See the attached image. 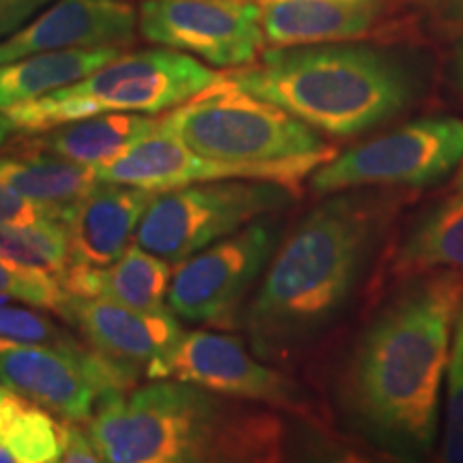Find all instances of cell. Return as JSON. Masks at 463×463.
Returning <instances> with one entry per match:
<instances>
[{
    "mask_svg": "<svg viewBox=\"0 0 463 463\" xmlns=\"http://www.w3.org/2000/svg\"><path fill=\"white\" fill-rule=\"evenodd\" d=\"M463 273L414 277L369 320L335 382L339 416L391 463H425L433 453L449 373Z\"/></svg>",
    "mask_w": 463,
    "mask_h": 463,
    "instance_id": "cell-1",
    "label": "cell"
},
{
    "mask_svg": "<svg viewBox=\"0 0 463 463\" xmlns=\"http://www.w3.org/2000/svg\"><path fill=\"white\" fill-rule=\"evenodd\" d=\"M403 204L405 195L392 189L337 191L281 236L241 316L262 361H292L339 320Z\"/></svg>",
    "mask_w": 463,
    "mask_h": 463,
    "instance_id": "cell-2",
    "label": "cell"
},
{
    "mask_svg": "<svg viewBox=\"0 0 463 463\" xmlns=\"http://www.w3.org/2000/svg\"><path fill=\"white\" fill-rule=\"evenodd\" d=\"M84 433L108 463H283L273 408L176 380H148L97 405Z\"/></svg>",
    "mask_w": 463,
    "mask_h": 463,
    "instance_id": "cell-3",
    "label": "cell"
},
{
    "mask_svg": "<svg viewBox=\"0 0 463 463\" xmlns=\"http://www.w3.org/2000/svg\"><path fill=\"white\" fill-rule=\"evenodd\" d=\"M225 78L335 137L384 125L403 114L420 90L402 58L358 43L270 48Z\"/></svg>",
    "mask_w": 463,
    "mask_h": 463,
    "instance_id": "cell-4",
    "label": "cell"
},
{
    "mask_svg": "<svg viewBox=\"0 0 463 463\" xmlns=\"http://www.w3.org/2000/svg\"><path fill=\"white\" fill-rule=\"evenodd\" d=\"M157 131L202 157L281 167L303 178L335 157L316 129L225 75L183 106L159 114Z\"/></svg>",
    "mask_w": 463,
    "mask_h": 463,
    "instance_id": "cell-5",
    "label": "cell"
},
{
    "mask_svg": "<svg viewBox=\"0 0 463 463\" xmlns=\"http://www.w3.org/2000/svg\"><path fill=\"white\" fill-rule=\"evenodd\" d=\"M222 80L198 58L153 48L123 52L97 71L37 101L5 109L15 131L37 136L58 125L101 114L159 116Z\"/></svg>",
    "mask_w": 463,
    "mask_h": 463,
    "instance_id": "cell-6",
    "label": "cell"
},
{
    "mask_svg": "<svg viewBox=\"0 0 463 463\" xmlns=\"http://www.w3.org/2000/svg\"><path fill=\"white\" fill-rule=\"evenodd\" d=\"M294 200L270 181H215L157 191L144 211L136 245L176 266Z\"/></svg>",
    "mask_w": 463,
    "mask_h": 463,
    "instance_id": "cell-7",
    "label": "cell"
},
{
    "mask_svg": "<svg viewBox=\"0 0 463 463\" xmlns=\"http://www.w3.org/2000/svg\"><path fill=\"white\" fill-rule=\"evenodd\" d=\"M146 380H176L217 395L273 408L292 419L328 425L320 403L292 375L262 361L245 339L230 333L187 331L146 367Z\"/></svg>",
    "mask_w": 463,
    "mask_h": 463,
    "instance_id": "cell-8",
    "label": "cell"
},
{
    "mask_svg": "<svg viewBox=\"0 0 463 463\" xmlns=\"http://www.w3.org/2000/svg\"><path fill=\"white\" fill-rule=\"evenodd\" d=\"M461 164L463 120L425 116L328 159L311 172V189L331 195L347 189L430 187Z\"/></svg>",
    "mask_w": 463,
    "mask_h": 463,
    "instance_id": "cell-9",
    "label": "cell"
},
{
    "mask_svg": "<svg viewBox=\"0 0 463 463\" xmlns=\"http://www.w3.org/2000/svg\"><path fill=\"white\" fill-rule=\"evenodd\" d=\"M140 372L112 361L86 341L48 344L0 337V384L62 422L84 425L103 399L137 386Z\"/></svg>",
    "mask_w": 463,
    "mask_h": 463,
    "instance_id": "cell-10",
    "label": "cell"
},
{
    "mask_svg": "<svg viewBox=\"0 0 463 463\" xmlns=\"http://www.w3.org/2000/svg\"><path fill=\"white\" fill-rule=\"evenodd\" d=\"M281 236V223L266 215L172 266V314L208 328H239L247 297L262 279Z\"/></svg>",
    "mask_w": 463,
    "mask_h": 463,
    "instance_id": "cell-11",
    "label": "cell"
},
{
    "mask_svg": "<svg viewBox=\"0 0 463 463\" xmlns=\"http://www.w3.org/2000/svg\"><path fill=\"white\" fill-rule=\"evenodd\" d=\"M137 31L159 48L230 71L253 65L266 45L258 0H142Z\"/></svg>",
    "mask_w": 463,
    "mask_h": 463,
    "instance_id": "cell-12",
    "label": "cell"
},
{
    "mask_svg": "<svg viewBox=\"0 0 463 463\" xmlns=\"http://www.w3.org/2000/svg\"><path fill=\"white\" fill-rule=\"evenodd\" d=\"M92 170L101 183L131 184L155 194L215 181H270L297 189V184L303 181V176L281 167L242 165L202 157L159 131L127 150L123 157L114 159L112 164Z\"/></svg>",
    "mask_w": 463,
    "mask_h": 463,
    "instance_id": "cell-13",
    "label": "cell"
},
{
    "mask_svg": "<svg viewBox=\"0 0 463 463\" xmlns=\"http://www.w3.org/2000/svg\"><path fill=\"white\" fill-rule=\"evenodd\" d=\"M137 31V9L127 0H54L0 42V65L42 52L127 45Z\"/></svg>",
    "mask_w": 463,
    "mask_h": 463,
    "instance_id": "cell-14",
    "label": "cell"
},
{
    "mask_svg": "<svg viewBox=\"0 0 463 463\" xmlns=\"http://www.w3.org/2000/svg\"><path fill=\"white\" fill-rule=\"evenodd\" d=\"M58 316L80 331L86 345L136 372H146L183 335L170 309L140 311L106 298L69 294Z\"/></svg>",
    "mask_w": 463,
    "mask_h": 463,
    "instance_id": "cell-15",
    "label": "cell"
},
{
    "mask_svg": "<svg viewBox=\"0 0 463 463\" xmlns=\"http://www.w3.org/2000/svg\"><path fill=\"white\" fill-rule=\"evenodd\" d=\"M155 191L97 183L67 217L69 266H108L118 260L140 228Z\"/></svg>",
    "mask_w": 463,
    "mask_h": 463,
    "instance_id": "cell-16",
    "label": "cell"
},
{
    "mask_svg": "<svg viewBox=\"0 0 463 463\" xmlns=\"http://www.w3.org/2000/svg\"><path fill=\"white\" fill-rule=\"evenodd\" d=\"M270 48L345 43L372 31L382 0H258Z\"/></svg>",
    "mask_w": 463,
    "mask_h": 463,
    "instance_id": "cell-17",
    "label": "cell"
},
{
    "mask_svg": "<svg viewBox=\"0 0 463 463\" xmlns=\"http://www.w3.org/2000/svg\"><path fill=\"white\" fill-rule=\"evenodd\" d=\"M172 279V264L140 245H131L108 266H69L61 277L73 297L106 298L140 311H164Z\"/></svg>",
    "mask_w": 463,
    "mask_h": 463,
    "instance_id": "cell-18",
    "label": "cell"
},
{
    "mask_svg": "<svg viewBox=\"0 0 463 463\" xmlns=\"http://www.w3.org/2000/svg\"><path fill=\"white\" fill-rule=\"evenodd\" d=\"M159 116L153 114H101L58 125L37 136H28L22 148L42 150L73 164L101 167L123 157L157 131Z\"/></svg>",
    "mask_w": 463,
    "mask_h": 463,
    "instance_id": "cell-19",
    "label": "cell"
},
{
    "mask_svg": "<svg viewBox=\"0 0 463 463\" xmlns=\"http://www.w3.org/2000/svg\"><path fill=\"white\" fill-rule=\"evenodd\" d=\"M0 183L54 219L67 222L71 208L99 181L89 165L22 148L20 155L0 157Z\"/></svg>",
    "mask_w": 463,
    "mask_h": 463,
    "instance_id": "cell-20",
    "label": "cell"
},
{
    "mask_svg": "<svg viewBox=\"0 0 463 463\" xmlns=\"http://www.w3.org/2000/svg\"><path fill=\"white\" fill-rule=\"evenodd\" d=\"M439 270L463 273V191H455L410 228L391 258L389 277L408 281Z\"/></svg>",
    "mask_w": 463,
    "mask_h": 463,
    "instance_id": "cell-21",
    "label": "cell"
},
{
    "mask_svg": "<svg viewBox=\"0 0 463 463\" xmlns=\"http://www.w3.org/2000/svg\"><path fill=\"white\" fill-rule=\"evenodd\" d=\"M123 54V45H103L90 50L42 52L0 65V109L37 101L67 89L97 69Z\"/></svg>",
    "mask_w": 463,
    "mask_h": 463,
    "instance_id": "cell-22",
    "label": "cell"
},
{
    "mask_svg": "<svg viewBox=\"0 0 463 463\" xmlns=\"http://www.w3.org/2000/svg\"><path fill=\"white\" fill-rule=\"evenodd\" d=\"M67 425L33 399L0 384V447L17 463H56L65 450Z\"/></svg>",
    "mask_w": 463,
    "mask_h": 463,
    "instance_id": "cell-23",
    "label": "cell"
},
{
    "mask_svg": "<svg viewBox=\"0 0 463 463\" xmlns=\"http://www.w3.org/2000/svg\"><path fill=\"white\" fill-rule=\"evenodd\" d=\"M0 258L26 270L61 279L69 269V234L65 222L42 219L34 223L0 225Z\"/></svg>",
    "mask_w": 463,
    "mask_h": 463,
    "instance_id": "cell-24",
    "label": "cell"
},
{
    "mask_svg": "<svg viewBox=\"0 0 463 463\" xmlns=\"http://www.w3.org/2000/svg\"><path fill=\"white\" fill-rule=\"evenodd\" d=\"M384 457L358 438L333 431L331 425L294 419L286 431L283 463H382Z\"/></svg>",
    "mask_w": 463,
    "mask_h": 463,
    "instance_id": "cell-25",
    "label": "cell"
},
{
    "mask_svg": "<svg viewBox=\"0 0 463 463\" xmlns=\"http://www.w3.org/2000/svg\"><path fill=\"white\" fill-rule=\"evenodd\" d=\"M69 292L58 277L26 270L0 258V303L61 314Z\"/></svg>",
    "mask_w": 463,
    "mask_h": 463,
    "instance_id": "cell-26",
    "label": "cell"
},
{
    "mask_svg": "<svg viewBox=\"0 0 463 463\" xmlns=\"http://www.w3.org/2000/svg\"><path fill=\"white\" fill-rule=\"evenodd\" d=\"M48 311L24 305L0 303V337L48 341V344H71L78 341L62 324H58Z\"/></svg>",
    "mask_w": 463,
    "mask_h": 463,
    "instance_id": "cell-27",
    "label": "cell"
},
{
    "mask_svg": "<svg viewBox=\"0 0 463 463\" xmlns=\"http://www.w3.org/2000/svg\"><path fill=\"white\" fill-rule=\"evenodd\" d=\"M442 463H463V350L453 339L449 363Z\"/></svg>",
    "mask_w": 463,
    "mask_h": 463,
    "instance_id": "cell-28",
    "label": "cell"
},
{
    "mask_svg": "<svg viewBox=\"0 0 463 463\" xmlns=\"http://www.w3.org/2000/svg\"><path fill=\"white\" fill-rule=\"evenodd\" d=\"M54 219L42 206L33 204L20 195L14 194L9 187L0 183V225H17V223H34L42 219ZM61 222V219H58Z\"/></svg>",
    "mask_w": 463,
    "mask_h": 463,
    "instance_id": "cell-29",
    "label": "cell"
},
{
    "mask_svg": "<svg viewBox=\"0 0 463 463\" xmlns=\"http://www.w3.org/2000/svg\"><path fill=\"white\" fill-rule=\"evenodd\" d=\"M54 0H0V42L26 26Z\"/></svg>",
    "mask_w": 463,
    "mask_h": 463,
    "instance_id": "cell-30",
    "label": "cell"
},
{
    "mask_svg": "<svg viewBox=\"0 0 463 463\" xmlns=\"http://www.w3.org/2000/svg\"><path fill=\"white\" fill-rule=\"evenodd\" d=\"M56 463H108L92 447L89 436L84 433L82 425H67V444L62 450L61 459Z\"/></svg>",
    "mask_w": 463,
    "mask_h": 463,
    "instance_id": "cell-31",
    "label": "cell"
},
{
    "mask_svg": "<svg viewBox=\"0 0 463 463\" xmlns=\"http://www.w3.org/2000/svg\"><path fill=\"white\" fill-rule=\"evenodd\" d=\"M15 131V127H14V123H11L9 120V116L3 112V109H0V146H3V144H7V140L11 137V133Z\"/></svg>",
    "mask_w": 463,
    "mask_h": 463,
    "instance_id": "cell-32",
    "label": "cell"
},
{
    "mask_svg": "<svg viewBox=\"0 0 463 463\" xmlns=\"http://www.w3.org/2000/svg\"><path fill=\"white\" fill-rule=\"evenodd\" d=\"M455 78H457V84H459V89L463 90V45L457 52V61H455Z\"/></svg>",
    "mask_w": 463,
    "mask_h": 463,
    "instance_id": "cell-33",
    "label": "cell"
},
{
    "mask_svg": "<svg viewBox=\"0 0 463 463\" xmlns=\"http://www.w3.org/2000/svg\"><path fill=\"white\" fill-rule=\"evenodd\" d=\"M453 339L457 341V344L461 345L463 350V305L459 309V316H457V322H455V333H453Z\"/></svg>",
    "mask_w": 463,
    "mask_h": 463,
    "instance_id": "cell-34",
    "label": "cell"
},
{
    "mask_svg": "<svg viewBox=\"0 0 463 463\" xmlns=\"http://www.w3.org/2000/svg\"><path fill=\"white\" fill-rule=\"evenodd\" d=\"M455 191H463V164L459 165V170L455 174V183H453Z\"/></svg>",
    "mask_w": 463,
    "mask_h": 463,
    "instance_id": "cell-35",
    "label": "cell"
},
{
    "mask_svg": "<svg viewBox=\"0 0 463 463\" xmlns=\"http://www.w3.org/2000/svg\"><path fill=\"white\" fill-rule=\"evenodd\" d=\"M0 463H17V459L9 453V450H5L3 447H0Z\"/></svg>",
    "mask_w": 463,
    "mask_h": 463,
    "instance_id": "cell-36",
    "label": "cell"
}]
</instances>
